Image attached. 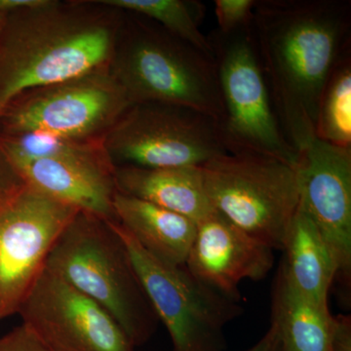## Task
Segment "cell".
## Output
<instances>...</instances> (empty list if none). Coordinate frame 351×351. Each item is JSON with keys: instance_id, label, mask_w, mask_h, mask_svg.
Instances as JSON below:
<instances>
[{"instance_id": "obj_1", "label": "cell", "mask_w": 351, "mask_h": 351, "mask_svg": "<svg viewBox=\"0 0 351 351\" xmlns=\"http://www.w3.org/2000/svg\"><path fill=\"white\" fill-rule=\"evenodd\" d=\"M252 32L277 121L299 154L315 140L321 93L351 44V1L256 0Z\"/></svg>"}, {"instance_id": "obj_2", "label": "cell", "mask_w": 351, "mask_h": 351, "mask_svg": "<svg viewBox=\"0 0 351 351\" xmlns=\"http://www.w3.org/2000/svg\"><path fill=\"white\" fill-rule=\"evenodd\" d=\"M123 11L99 0H41L0 34V113L20 95L107 66Z\"/></svg>"}, {"instance_id": "obj_3", "label": "cell", "mask_w": 351, "mask_h": 351, "mask_svg": "<svg viewBox=\"0 0 351 351\" xmlns=\"http://www.w3.org/2000/svg\"><path fill=\"white\" fill-rule=\"evenodd\" d=\"M108 68L131 104H173L223 119L213 55L154 21L123 11Z\"/></svg>"}, {"instance_id": "obj_4", "label": "cell", "mask_w": 351, "mask_h": 351, "mask_svg": "<svg viewBox=\"0 0 351 351\" xmlns=\"http://www.w3.org/2000/svg\"><path fill=\"white\" fill-rule=\"evenodd\" d=\"M45 267L108 311L134 346L154 336L158 317L113 221L78 211L51 249Z\"/></svg>"}, {"instance_id": "obj_5", "label": "cell", "mask_w": 351, "mask_h": 351, "mask_svg": "<svg viewBox=\"0 0 351 351\" xmlns=\"http://www.w3.org/2000/svg\"><path fill=\"white\" fill-rule=\"evenodd\" d=\"M200 169L215 211L258 241L283 250L300 208L297 166L253 152H232Z\"/></svg>"}, {"instance_id": "obj_6", "label": "cell", "mask_w": 351, "mask_h": 351, "mask_svg": "<svg viewBox=\"0 0 351 351\" xmlns=\"http://www.w3.org/2000/svg\"><path fill=\"white\" fill-rule=\"evenodd\" d=\"M103 145L115 167H200L230 154L218 120L195 108L154 101L132 104Z\"/></svg>"}, {"instance_id": "obj_7", "label": "cell", "mask_w": 351, "mask_h": 351, "mask_svg": "<svg viewBox=\"0 0 351 351\" xmlns=\"http://www.w3.org/2000/svg\"><path fill=\"white\" fill-rule=\"evenodd\" d=\"M208 39L223 101L219 125L230 154L253 152L297 166L298 154L284 138L277 121L252 22L230 34L215 29Z\"/></svg>"}, {"instance_id": "obj_8", "label": "cell", "mask_w": 351, "mask_h": 351, "mask_svg": "<svg viewBox=\"0 0 351 351\" xmlns=\"http://www.w3.org/2000/svg\"><path fill=\"white\" fill-rule=\"evenodd\" d=\"M141 283L159 322L167 328L173 351H223L226 325L243 307L198 280L186 265H170L154 257L117 221Z\"/></svg>"}, {"instance_id": "obj_9", "label": "cell", "mask_w": 351, "mask_h": 351, "mask_svg": "<svg viewBox=\"0 0 351 351\" xmlns=\"http://www.w3.org/2000/svg\"><path fill=\"white\" fill-rule=\"evenodd\" d=\"M131 105L107 64L20 95L0 113V135L101 140Z\"/></svg>"}, {"instance_id": "obj_10", "label": "cell", "mask_w": 351, "mask_h": 351, "mask_svg": "<svg viewBox=\"0 0 351 351\" xmlns=\"http://www.w3.org/2000/svg\"><path fill=\"white\" fill-rule=\"evenodd\" d=\"M77 212L29 186L0 210V321L19 313Z\"/></svg>"}, {"instance_id": "obj_11", "label": "cell", "mask_w": 351, "mask_h": 351, "mask_svg": "<svg viewBox=\"0 0 351 351\" xmlns=\"http://www.w3.org/2000/svg\"><path fill=\"white\" fill-rule=\"evenodd\" d=\"M18 313L54 351H135L108 311L46 267Z\"/></svg>"}, {"instance_id": "obj_12", "label": "cell", "mask_w": 351, "mask_h": 351, "mask_svg": "<svg viewBox=\"0 0 351 351\" xmlns=\"http://www.w3.org/2000/svg\"><path fill=\"white\" fill-rule=\"evenodd\" d=\"M300 207L313 221L337 265L335 281L350 302L351 147L315 140L298 154Z\"/></svg>"}, {"instance_id": "obj_13", "label": "cell", "mask_w": 351, "mask_h": 351, "mask_svg": "<svg viewBox=\"0 0 351 351\" xmlns=\"http://www.w3.org/2000/svg\"><path fill=\"white\" fill-rule=\"evenodd\" d=\"M196 225L195 240L184 265L208 287L239 302L242 281L263 280L274 267V249L216 211Z\"/></svg>"}, {"instance_id": "obj_14", "label": "cell", "mask_w": 351, "mask_h": 351, "mask_svg": "<svg viewBox=\"0 0 351 351\" xmlns=\"http://www.w3.org/2000/svg\"><path fill=\"white\" fill-rule=\"evenodd\" d=\"M27 186L78 211L117 221L114 170L68 158L9 156Z\"/></svg>"}, {"instance_id": "obj_15", "label": "cell", "mask_w": 351, "mask_h": 351, "mask_svg": "<svg viewBox=\"0 0 351 351\" xmlns=\"http://www.w3.org/2000/svg\"><path fill=\"white\" fill-rule=\"evenodd\" d=\"M117 191L149 201L199 221L215 210L208 199L200 167H115Z\"/></svg>"}, {"instance_id": "obj_16", "label": "cell", "mask_w": 351, "mask_h": 351, "mask_svg": "<svg viewBox=\"0 0 351 351\" xmlns=\"http://www.w3.org/2000/svg\"><path fill=\"white\" fill-rule=\"evenodd\" d=\"M117 223L145 251L170 265H184L196 234V221L170 210L117 191Z\"/></svg>"}, {"instance_id": "obj_17", "label": "cell", "mask_w": 351, "mask_h": 351, "mask_svg": "<svg viewBox=\"0 0 351 351\" xmlns=\"http://www.w3.org/2000/svg\"><path fill=\"white\" fill-rule=\"evenodd\" d=\"M281 271L306 300L328 306V295L337 276V265L326 242L313 221L298 210L284 242Z\"/></svg>"}, {"instance_id": "obj_18", "label": "cell", "mask_w": 351, "mask_h": 351, "mask_svg": "<svg viewBox=\"0 0 351 351\" xmlns=\"http://www.w3.org/2000/svg\"><path fill=\"white\" fill-rule=\"evenodd\" d=\"M271 321L280 351H331L332 315L302 297L279 269L271 300Z\"/></svg>"}, {"instance_id": "obj_19", "label": "cell", "mask_w": 351, "mask_h": 351, "mask_svg": "<svg viewBox=\"0 0 351 351\" xmlns=\"http://www.w3.org/2000/svg\"><path fill=\"white\" fill-rule=\"evenodd\" d=\"M105 5L154 21L176 38L212 54L208 36L201 31L206 7L197 0H99Z\"/></svg>"}, {"instance_id": "obj_20", "label": "cell", "mask_w": 351, "mask_h": 351, "mask_svg": "<svg viewBox=\"0 0 351 351\" xmlns=\"http://www.w3.org/2000/svg\"><path fill=\"white\" fill-rule=\"evenodd\" d=\"M315 138L335 147H351V44L339 55L323 88Z\"/></svg>"}, {"instance_id": "obj_21", "label": "cell", "mask_w": 351, "mask_h": 351, "mask_svg": "<svg viewBox=\"0 0 351 351\" xmlns=\"http://www.w3.org/2000/svg\"><path fill=\"white\" fill-rule=\"evenodd\" d=\"M256 0H216L215 14L218 31L230 34L251 24Z\"/></svg>"}, {"instance_id": "obj_22", "label": "cell", "mask_w": 351, "mask_h": 351, "mask_svg": "<svg viewBox=\"0 0 351 351\" xmlns=\"http://www.w3.org/2000/svg\"><path fill=\"white\" fill-rule=\"evenodd\" d=\"M27 182L0 142V210L27 188Z\"/></svg>"}, {"instance_id": "obj_23", "label": "cell", "mask_w": 351, "mask_h": 351, "mask_svg": "<svg viewBox=\"0 0 351 351\" xmlns=\"http://www.w3.org/2000/svg\"><path fill=\"white\" fill-rule=\"evenodd\" d=\"M0 351H54L24 323L0 337Z\"/></svg>"}, {"instance_id": "obj_24", "label": "cell", "mask_w": 351, "mask_h": 351, "mask_svg": "<svg viewBox=\"0 0 351 351\" xmlns=\"http://www.w3.org/2000/svg\"><path fill=\"white\" fill-rule=\"evenodd\" d=\"M331 351H351L350 315H332Z\"/></svg>"}, {"instance_id": "obj_25", "label": "cell", "mask_w": 351, "mask_h": 351, "mask_svg": "<svg viewBox=\"0 0 351 351\" xmlns=\"http://www.w3.org/2000/svg\"><path fill=\"white\" fill-rule=\"evenodd\" d=\"M244 351H280L279 350V338L277 329L270 323L269 329L265 332L257 343Z\"/></svg>"}, {"instance_id": "obj_26", "label": "cell", "mask_w": 351, "mask_h": 351, "mask_svg": "<svg viewBox=\"0 0 351 351\" xmlns=\"http://www.w3.org/2000/svg\"><path fill=\"white\" fill-rule=\"evenodd\" d=\"M41 0H0V14H9L21 8L36 5Z\"/></svg>"}, {"instance_id": "obj_27", "label": "cell", "mask_w": 351, "mask_h": 351, "mask_svg": "<svg viewBox=\"0 0 351 351\" xmlns=\"http://www.w3.org/2000/svg\"><path fill=\"white\" fill-rule=\"evenodd\" d=\"M7 15L8 14H0V34H1L4 25H5Z\"/></svg>"}]
</instances>
